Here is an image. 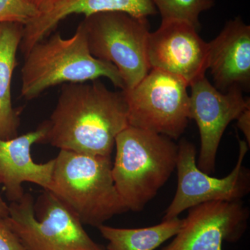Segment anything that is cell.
Listing matches in <instances>:
<instances>
[{"label": "cell", "mask_w": 250, "mask_h": 250, "mask_svg": "<svg viewBox=\"0 0 250 250\" xmlns=\"http://www.w3.org/2000/svg\"><path fill=\"white\" fill-rule=\"evenodd\" d=\"M42 143L62 150L111 156L117 136L129 125L124 92L100 80L62 84L55 108L42 123Z\"/></svg>", "instance_id": "1"}, {"label": "cell", "mask_w": 250, "mask_h": 250, "mask_svg": "<svg viewBox=\"0 0 250 250\" xmlns=\"http://www.w3.org/2000/svg\"><path fill=\"white\" fill-rule=\"evenodd\" d=\"M113 182L128 210L141 211L170 178L177 166L173 140L128 126L117 136Z\"/></svg>", "instance_id": "2"}, {"label": "cell", "mask_w": 250, "mask_h": 250, "mask_svg": "<svg viewBox=\"0 0 250 250\" xmlns=\"http://www.w3.org/2000/svg\"><path fill=\"white\" fill-rule=\"evenodd\" d=\"M24 57L21 96L25 100L37 98L55 85L91 82L101 77L124 90L118 69L90 54L81 23L72 37L63 39L60 33H56L37 42Z\"/></svg>", "instance_id": "3"}, {"label": "cell", "mask_w": 250, "mask_h": 250, "mask_svg": "<svg viewBox=\"0 0 250 250\" xmlns=\"http://www.w3.org/2000/svg\"><path fill=\"white\" fill-rule=\"evenodd\" d=\"M54 161L48 190L83 225L98 228L115 215L128 211L113 182L111 156L60 149Z\"/></svg>", "instance_id": "4"}, {"label": "cell", "mask_w": 250, "mask_h": 250, "mask_svg": "<svg viewBox=\"0 0 250 250\" xmlns=\"http://www.w3.org/2000/svg\"><path fill=\"white\" fill-rule=\"evenodd\" d=\"M80 23L90 54L118 69L124 83L123 91L134 88L150 71L147 19L123 12H103L85 16Z\"/></svg>", "instance_id": "5"}, {"label": "cell", "mask_w": 250, "mask_h": 250, "mask_svg": "<svg viewBox=\"0 0 250 250\" xmlns=\"http://www.w3.org/2000/svg\"><path fill=\"white\" fill-rule=\"evenodd\" d=\"M188 85L180 77L157 69L124 92L129 126L179 139L190 121Z\"/></svg>", "instance_id": "6"}, {"label": "cell", "mask_w": 250, "mask_h": 250, "mask_svg": "<svg viewBox=\"0 0 250 250\" xmlns=\"http://www.w3.org/2000/svg\"><path fill=\"white\" fill-rule=\"evenodd\" d=\"M239 154L234 168L226 177H211L197 167V150L184 139L178 145L177 191L166 210L163 220L178 218L181 213L205 202L241 201L250 191V172L243 166L250 146L238 136Z\"/></svg>", "instance_id": "7"}, {"label": "cell", "mask_w": 250, "mask_h": 250, "mask_svg": "<svg viewBox=\"0 0 250 250\" xmlns=\"http://www.w3.org/2000/svg\"><path fill=\"white\" fill-rule=\"evenodd\" d=\"M190 119L196 122L200 135V151L197 167L206 173L215 172L220 141L228 125L250 108L238 88L226 93L217 89L203 77L190 85Z\"/></svg>", "instance_id": "8"}, {"label": "cell", "mask_w": 250, "mask_h": 250, "mask_svg": "<svg viewBox=\"0 0 250 250\" xmlns=\"http://www.w3.org/2000/svg\"><path fill=\"white\" fill-rule=\"evenodd\" d=\"M249 218V208L242 200L200 204L189 208L178 233L160 250H223V242L241 239Z\"/></svg>", "instance_id": "9"}, {"label": "cell", "mask_w": 250, "mask_h": 250, "mask_svg": "<svg viewBox=\"0 0 250 250\" xmlns=\"http://www.w3.org/2000/svg\"><path fill=\"white\" fill-rule=\"evenodd\" d=\"M147 57L151 69L180 77L190 86L208 70V43L188 23L162 21L149 34Z\"/></svg>", "instance_id": "10"}, {"label": "cell", "mask_w": 250, "mask_h": 250, "mask_svg": "<svg viewBox=\"0 0 250 250\" xmlns=\"http://www.w3.org/2000/svg\"><path fill=\"white\" fill-rule=\"evenodd\" d=\"M208 43V69L223 93L250 84V27L241 17L228 21Z\"/></svg>", "instance_id": "11"}, {"label": "cell", "mask_w": 250, "mask_h": 250, "mask_svg": "<svg viewBox=\"0 0 250 250\" xmlns=\"http://www.w3.org/2000/svg\"><path fill=\"white\" fill-rule=\"evenodd\" d=\"M103 12H123L140 19H147L158 13L152 0H57L24 24L20 49L26 55L71 15L88 16Z\"/></svg>", "instance_id": "12"}, {"label": "cell", "mask_w": 250, "mask_h": 250, "mask_svg": "<svg viewBox=\"0 0 250 250\" xmlns=\"http://www.w3.org/2000/svg\"><path fill=\"white\" fill-rule=\"evenodd\" d=\"M45 129L41 125L35 131L14 139H0V184L10 201L18 202L24 195L22 184L29 182L48 190L52 182L54 159L45 164L33 160V145L42 142Z\"/></svg>", "instance_id": "13"}, {"label": "cell", "mask_w": 250, "mask_h": 250, "mask_svg": "<svg viewBox=\"0 0 250 250\" xmlns=\"http://www.w3.org/2000/svg\"><path fill=\"white\" fill-rule=\"evenodd\" d=\"M34 214L39 223L70 250H106L93 241L77 215L49 190L34 204Z\"/></svg>", "instance_id": "14"}, {"label": "cell", "mask_w": 250, "mask_h": 250, "mask_svg": "<svg viewBox=\"0 0 250 250\" xmlns=\"http://www.w3.org/2000/svg\"><path fill=\"white\" fill-rule=\"evenodd\" d=\"M24 25L18 22L0 23V139L18 136L20 119L13 107L11 82L17 65L16 54L22 41Z\"/></svg>", "instance_id": "15"}, {"label": "cell", "mask_w": 250, "mask_h": 250, "mask_svg": "<svg viewBox=\"0 0 250 250\" xmlns=\"http://www.w3.org/2000/svg\"><path fill=\"white\" fill-rule=\"evenodd\" d=\"M182 223L178 217L148 228H116L103 225L98 228L108 241L107 250H156L178 233Z\"/></svg>", "instance_id": "16"}, {"label": "cell", "mask_w": 250, "mask_h": 250, "mask_svg": "<svg viewBox=\"0 0 250 250\" xmlns=\"http://www.w3.org/2000/svg\"><path fill=\"white\" fill-rule=\"evenodd\" d=\"M34 200L24 194L20 201L11 202L9 215L5 218L26 250H70L57 239L36 219Z\"/></svg>", "instance_id": "17"}, {"label": "cell", "mask_w": 250, "mask_h": 250, "mask_svg": "<svg viewBox=\"0 0 250 250\" xmlns=\"http://www.w3.org/2000/svg\"><path fill=\"white\" fill-rule=\"evenodd\" d=\"M162 21H179L200 29V16L211 9L214 0H152Z\"/></svg>", "instance_id": "18"}, {"label": "cell", "mask_w": 250, "mask_h": 250, "mask_svg": "<svg viewBox=\"0 0 250 250\" xmlns=\"http://www.w3.org/2000/svg\"><path fill=\"white\" fill-rule=\"evenodd\" d=\"M39 14V10L28 0H0V23L18 22L24 25Z\"/></svg>", "instance_id": "19"}, {"label": "cell", "mask_w": 250, "mask_h": 250, "mask_svg": "<svg viewBox=\"0 0 250 250\" xmlns=\"http://www.w3.org/2000/svg\"><path fill=\"white\" fill-rule=\"evenodd\" d=\"M0 250H26L5 219H0Z\"/></svg>", "instance_id": "20"}, {"label": "cell", "mask_w": 250, "mask_h": 250, "mask_svg": "<svg viewBox=\"0 0 250 250\" xmlns=\"http://www.w3.org/2000/svg\"><path fill=\"white\" fill-rule=\"evenodd\" d=\"M236 121L237 126L246 137L247 143L250 146V108H246Z\"/></svg>", "instance_id": "21"}, {"label": "cell", "mask_w": 250, "mask_h": 250, "mask_svg": "<svg viewBox=\"0 0 250 250\" xmlns=\"http://www.w3.org/2000/svg\"><path fill=\"white\" fill-rule=\"evenodd\" d=\"M33 6L39 10V13L45 11L51 5L53 4L57 0H28Z\"/></svg>", "instance_id": "22"}, {"label": "cell", "mask_w": 250, "mask_h": 250, "mask_svg": "<svg viewBox=\"0 0 250 250\" xmlns=\"http://www.w3.org/2000/svg\"><path fill=\"white\" fill-rule=\"evenodd\" d=\"M9 206L0 196V219H5L9 215Z\"/></svg>", "instance_id": "23"}]
</instances>
